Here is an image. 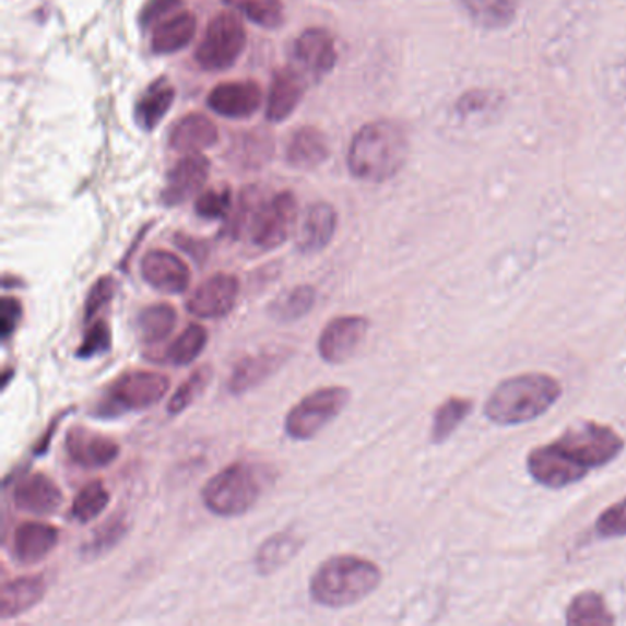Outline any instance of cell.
<instances>
[{
  "label": "cell",
  "mask_w": 626,
  "mask_h": 626,
  "mask_svg": "<svg viewBox=\"0 0 626 626\" xmlns=\"http://www.w3.org/2000/svg\"><path fill=\"white\" fill-rule=\"evenodd\" d=\"M410 155L406 129L391 120H377L358 129L351 140L347 166L364 182H386L401 172Z\"/></svg>",
  "instance_id": "cell-1"
},
{
  "label": "cell",
  "mask_w": 626,
  "mask_h": 626,
  "mask_svg": "<svg viewBox=\"0 0 626 626\" xmlns=\"http://www.w3.org/2000/svg\"><path fill=\"white\" fill-rule=\"evenodd\" d=\"M563 397V385L547 374H522L501 380L483 406L493 425L517 426L539 420Z\"/></svg>",
  "instance_id": "cell-2"
},
{
  "label": "cell",
  "mask_w": 626,
  "mask_h": 626,
  "mask_svg": "<svg viewBox=\"0 0 626 626\" xmlns=\"http://www.w3.org/2000/svg\"><path fill=\"white\" fill-rule=\"evenodd\" d=\"M380 582L382 571L374 560L358 555H334L315 569L309 593L323 609H350L368 599Z\"/></svg>",
  "instance_id": "cell-3"
},
{
  "label": "cell",
  "mask_w": 626,
  "mask_h": 626,
  "mask_svg": "<svg viewBox=\"0 0 626 626\" xmlns=\"http://www.w3.org/2000/svg\"><path fill=\"white\" fill-rule=\"evenodd\" d=\"M272 482L267 466L237 461L218 471L202 487V504L218 518H237L252 511Z\"/></svg>",
  "instance_id": "cell-4"
},
{
  "label": "cell",
  "mask_w": 626,
  "mask_h": 626,
  "mask_svg": "<svg viewBox=\"0 0 626 626\" xmlns=\"http://www.w3.org/2000/svg\"><path fill=\"white\" fill-rule=\"evenodd\" d=\"M553 445L568 458L574 465L590 472L609 465L619 458L625 441L609 425L595 421H582L571 425L553 441Z\"/></svg>",
  "instance_id": "cell-5"
},
{
  "label": "cell",
  "mask_w": 626,
  "mask_h": 626,
  "mask_svg": "<svg viewBox=\"0 0 626 626\" xmlns=\"http://www.w3.org/2000/svg\"><path fill=\"white\" fill-rule=\"evenodd\" d=\"M172 380L158 371L134 369L121 375L109 386L105 399L98 404L96 415L104 420H115L131 412L153 409L166 397Z\"/></svg>",
  "instance_id": "cell-6"
},
{
  "label": "cell",
  "mask_w": 626,
  "mask_h": 626,
  "mask_svg": "<svg viewBox=\"0 0 626 626\" xmlns=\"http://www.w3.org/2000/svg\"><path fill=\"white\" fill-rule=\"evenodd\" d=\"M351 399L345 386H323L310 391L288 410L283 428L294 441H310L333 423Z\"/></svg>",
  "instance_id": "cell-7"
},
{
  "label": "cell",
  "mask_w": 626,
  "mask_h": 626,
  "mask_svg": "<svg viewBox=\"0 0 626 626\" xmlns=\"http://www.w3.org/2000/svg\"><path fill=\"white\" fill-rule=\"evenodd\" d=\"M298 217V201L291 191L256 202L248 221V236L259 250H276L293 234Z\"/></svg>",
  "instance_id": "cell-8"
},
{
  "label": "cell",
  "mask_w": 626,
  "mask_h": 626,
  "mask_svg": "<svg viewBox=\"0 0 626 626\" xmlns=\"http://www.w3.org/2000/svg\"><path fill=\"white\" fill-rule=\"evenodd\" d=\"M247 47V32L236 13L223 12L208 24L206 34L197 47V63L210 72L228 70Z\"/></svg>",
  "instance_id": "cell-9"
},
{
  "label": "cell",
  "mask_w": 626,
  "mask_h": 626,
  "mask_svg": "<svg viewBox=\"0 0 626 626\" xmlns=\"http://www.w3.org/2000/svg\"><path fill=\"white\" fill-rule=\"evenodd\" d=\"M369 320L361 315L336 317L318 336V355L323 363L339 366L350 361L368 334Z\"/></svg>",
  "instance_id": "cell-10"
},
{
  "label": "cell",
  "mask_w": 626,
  "mask_h": 626,
  "mask_svg": "<svg viewBox=\"0 0 626 626\" xmlns=\"http://www.w3.org/2000/svg\"><path fill=\"white\" fill-rule=\"evenodd\" d=\"M239 291L241 285L234 274L218 272L193 291L186 309L191 317L199 320H218L228 317L232 310L236 309Z\"/></svg>",
  "instance_id": "cell-11"
},
{
  "label": "cell",
  "mask_w": 626,
  "mask_h": 626,
  "mask_svg": "<svg viewBox=\"0 0 626 626\" xmlns=\"http://www.w3.org/2000/svg\"><path fill=\"white\" fill-rule=\"evenodd\" d=\"M528 472L534 482L546 488H564L579 483L590 472L574 465L560 450L553 445L534 447L528 454Z\"/></svg>",
  "instance_id": "cell-12"
},
{
  "label": "cell",
  "mask_w": 626,
  "mask_h": 626,
  "mask_svg": "<svg viewBox=\"0 0 626 626\" xmlns=\"http://www.w3.org/2000/svg\"><path fill=\"white\" fill-rule=\"evenodd\" d=\"M210 161L201 153L185 155L169 169L166 186L162 190V202L166 206H178L190 201L206 185L210 177Z\"/></svg>",
  "instance_id": "cell-13"
},
{
  "label": "cell",
  "mask_w": 626,
  "mask_h": 626,
  "mask_svg": "<svg viewBox=\"0 0 626 626\" xmlns=\"http://www.w3.org/2000/svg\"><path fill=\"white\" fill-rule=\"evenodd\" d=\"M140 272L150 287L164 294H182L190 287V267L169 250H150L142 258Z\"/></svg>",
  "instance_id": "cell-14"
},
{
  "label": "cell",
  "mask_w": 626,
  "mask_h": 626,
  "mask_svg": "<svg viewBox=\"0 0 626 626\" xmlns=\"http://www.w3.org/2000/svg\"><path fill=\"white\" fill-rule=\"evenodd\" d=\"M64 449L70 460L83 469H105L120 456V447L113 437L88 430L85 426L70 428Z\"/></svg>",
  "instance_id": "cell-15"
},
{
  "label": "cell",
  "mask_w": 626,
  "mask_h": 626,
  "mask_svg": "<svg viewBox=\"0 0 626 626\" xmlns=\"http://www.w3.org/2000/svg\"><path fill=\"white\" fill-rule=\"evenodd\" d=\"M263 104V91L256 81H226L208 96V107L231 120H243L258 113Z\"/></svg>",
  "instance_id": "cell-16"
},
{
  "label": "cell",
  "mask_w": 626,
  "mask_h": 626,
  "mask_svg": "<svg viewBox=\"0 0 626 626\" xmlns=\"http://www.w3.org/2000/svg\"><path fill=\"white\" fill-rule=\"evenodd\" d=\"M63 491L52 477L34 472L23 477L13 488V504L19 511L29 512L35 517H50L63 506Z\"/></svg>",
  "instance_id": "cell-17"
},
{
  "label": "cell",
  "mask_w": 626,
  "mask_h": 626,
  "mask_svg": "<svg viewBox=\"0 0 626 626\" xmlns=\"http://www.w3.org/2000/svg\"><path fill=\"white\" fill-rule=\"evenodd\" d=\"M291 351H259L253 355L245 356L232 369L231 377L226 380V388L232 395H245L248 391L263 385L264 380L271 379L283 364L287 363Z\"/></svg>",
  "instance_id": "cell-18"
},
{
  "label": "cell",
  "mask_w": 626,
  "mask_h": 626,
  "mask_svg": "<svg viewBox=\"0 0 626 626\" xmlns=\"http://www.w3.org/2000/svg\"><path fill=\"white\" fill-rule=\"evenodd\" d=\"M339 225V215L333 204L315 202L305 212L296 234V247L304 256H315L322 252L333 241Z\"/></svg>",
  "instance_id": "cell-19"
},
{
  "label": "cell",
  "mask_w": 626,
  "mask_h": 626,
  "mask_svg": "<svg viewBox=\"0 0 626 626\" xmlns=\"http://www.w3.org/2000/svg\"><path fill=\"white\" fill-rule=\"evenodd\" d=\"M294 59L309 74H329L339 59L333 35L323 28L305 29L294 43Z\"/></svg>",
  "instance_id": "cell-20"
},
{
  "label": "cell",
  "mask_w": 626,
  "mask_h": 626,
  "mask_svg": "<svg viewBox=\"0 0 626 626\" xmlns=\"http://www.w3.org/2000/svg\"><path fill=\"white\" fill-rule=\"evenodd\" d=\"M58 544V528L50 523L24 522L13 533V557L24 566H34L50 557Z\"/></svg>",
  "instance_id": "cell-21"
},
{
  "label": "cell",
  "mask_w": 626,
  "mask_h": 626,
  "mask_svg": "<svg viewBox=\"0 0 626 626\" xmlns=\"http://www.w3.org/2000/svg\"><path fill=\"white\" fill-rule=\"evenodd\" d=\"M305 536L296 529H283L259 544L253 555V568L261 577L274 575L285 568L304 550Z\"/></svg>",
  "instance_id": "cell-22"
},
{
  "label": "cell",
  "mask_w": 626,
  "mask_h": 626,
  "mask_svg": "<svg viewBox=\"0 0 626 626\" xmlns=\"http://www.w3.org/2000/svg\"><path fill=\"white\" fill-rule=\"evenodd\" d=\"M45 593L47 580L43 575H24L8 580L0 592V617L8 621L26 614L45 599Z\"/></svg>",
  "instance_id": "cell-23"
},
{
  "label": "cell",
  "mask_w": 626,
  "mask_h": 626,
  "mask_svg": "<svg viewBox=\"0 0 626 626\" xmlns=\"http://www.w3.org/2000/svg\"><path fill=\"white\" fill-rule=\"evenodd\" d=\"M331 155V145L326 132L318 127L304 126L291 134L285 150L288 166L307 172L322 166Z\"/></svg>",
  "instance_id": "cell-24"
},
{
  "label": "cell",
  "mask_w": 626,
  "mask_h": 626,
  "mask_svg": "<svg viewBox=\"0 0 626 626\" xmlns=\"http://www.w3.org/2000/svg\"><path fill=\"white\" fill-rule=\"evenodd\" d=\"M305 81L299 72L285 67L277 70L272 78L269 96H267V118L269 121H285L294 110L298 109L299 102L304 98Z\"/></svg>",
  "instance_id": "cell-25"
},
{
  "label": "cell",
  "mask_w": 626,
  "mask_h": 626,
  "mask_svg": "<svg viewBox=\"0 0 626 626\" xmlns=\"http://www.w3.org/2000/svg\"><path fill=\"white\" fill-rule=\"evenodd\" d=\"M218 142V129L206 115L191 113L173 127L169 145L178 153H201Z\"/></svg>",
  "instance_id": "cell-26"
},
{
  "label": "cell",
  "mask_w": 626,
  "mask_h": 626,
  "mask_svg": "<svg viewBox=\"0 0 626 626\" xmlns=\"http://www.w3.org/2000/svg\"><path fill=\"white\" fill-rule=\"evenodd\" d=\"M197 32V19L193 13L178 10L169 17L156 24L151 34V48L158 56L180 52L190 45Z\"/></svg>",
  "instance_id": "cell-27"
},
{
  "label": "cell",
  "mask_w": 626,
  "mask_h": 626,
  "mask_svg": "<svg viewBox=\"0 0 626 626\" xmlns=\"http://www.w3.org/2000/svg\"><path fill=\"white\" fill-rule=\"evenodd\" d=\"M456 4L477 28L504 29L517 21L515 0H456Z\"/></svg>",
  "instance_id": "cell-28"
},
{
  "label": "cell",
  "mask_w": 626,
  "mask_h": 626,
  "mask_svg": "<svg viewBox=\"0 0 626 626\" xmlns=\"http://www.w3.org/2000/svg\"><path fill=\"white\" fill-rule=\"evenodd\" d=\"M173 102H175V86L172 85V81L166 78L153 81L134 107V120L140 129L144 131L156 129L164 120V116L172 110Z\"/></svg>",
  "instance_id": "cell-29"
},
{
  "label": "cell",
  "mask_w": 626,
  "mask_h": 626,
  "mask_svg": "<svg viewBox=\"0 0 626 626\" xmlns=\"http://www.w3.org/2000/svg\"><path fill=\"white\" fill-rule=\"evenodd\" d=\"M315 304H317V291L304 283V285L288 288L277 298L272 299L269 305V317L280 323L299 322L302 318L309 315L310 310L315 309Z\"/></svg>",
  "instance_id": "cell-30"
},
{
  "label": "cell",
  "mask_w": 626,
  "mask_h": 626,
  "mask_svg": "<svg viewBox=\"0 0 626 626\" xmlns=\"http://www.w3.org/2000/svg\"><path fill=\"white\" fill-rule=\"evenodd\" d=\"M177 326V310L169 304H155L140 310L137 334L145 345H156L169 339Z\"/></svg>",
  "instance_id": "cell-31"
},
{
  "label": "cell",
  "mask_w": 626,
  "mask_h": 626,
  "mask_svg": "<svg viewBox=\"0 0 626 626\" xmlns=\"http://www.w3.org/2000/svg\"><path fill=\"white\" fill-rule=\"evenodd\" d=\"M566 623L571 626H609L614 625L615 617L601 593L587 590L571 599L566 610Z\"/></svg>",
  "instance_id": "cell-32"
},
{
  "label": "cell",
  "mask_w": 626,
  "mask_h": 626,
  "mask_svg": "<svg viewBox=\"0 0 626 626\" xmlns=\"http://www.w3.org/2000/svg\"><path fill=\"white\" fill-rule=\"evenodd\" d=\"M474 402L466 397H449L437 406L432 423L430 441L436 445L447 441L463 421L472 414Z\"/></svg>",
  "instance_id": "cell-33"
},
{
  "label": "cell",
  "mask_w": 626,
  "mask_h": 626,
  "mask_svg": "<svg viewBox=\"0 0 626 626\" xmlns=\"http://www.w3.org/2000/svg\"><path fill=\"white\" fill-rule=\"evenodd\" d=\"M232 153H234V162H237L239 166L256 169L271 161L274 142L267 131L256 129L252 132H243L241 140H237L236 144L232 145Z\"/></svg>",
  "instance_id": "cell-34"
},
{
  "label": "cell",
  "mask_w": 626,
  "mask_h": 626,
  "mask_svg": "<svg viewBox=\"0 0 626 626\" xmlns=\"http://www.w3.org/2000/svg\"><path fill=\"white\" fill-rule=\"evenodd\" d=\"M208 339L206 328H202L201 323H190L167 347V361L173 366H190L206 350Z\"/></svg>",
  "instance_id": "cell-35"
},
{
  "label": "cell",
  "mask_w": 626,
  "mask_h": 626,
  "mask_svg": "<svg viewBox=\"0 0 626 626\" xmlns=\"http://www.w3.org/2000/svg\"><path fill=\"white\" fill-rule=\"evenodd\" d=\"M109 504V488L105 487L104 482L94 480V482L83 485L80 488V493L75 495L74 504H72V518H75L81 523L94 522L96 518L104 515Z\"/></svg>",
  "instance_id": "cell-36"
},
{
  "label": "cell",
  "mask_w": 626,
  "mask_h": 626,
  "mask_svg": "<svg viewBox=\"0 0 626 626\" xmlns=\"http://www.w3.org/2000/svg\"><path fill=\"white\" fill-rule=\"evenodd\" d=\"M213 368L210 364L199 366V368L190 375V379L185 380L182 385L178 386L177 391L173 393L172 399L167 402V414L180 415L186 410L190 409L191 404L204 393L208 385L212 382Z\"/></svg>",
  "instance_id": "cell-37"
},
{
  "label": "cell",
  "mask_w": 626,
  "mask_h": 626,
  "mask_svg": "<svg viewBox=\"0 0 626 626\" xmlns=\"http://www.w3.org/2000/svg\"><path fill=\"white\" fill-rule=\"evenodd\" d=\"M127 529L129 525H127L123 515H116L105 522L104 528H99L94 533L93 541L86 542L85 546L81 547V555L86 560L102 557L126 536Z\"/></svg>",
  "instance_id": "cell-38"
},
{
  "label": "cell",
  "mask_w": 626,
  "mask_h": 626,
  "mask_svg": "<svg viewBox=\"0 0 626 626\" xmlns=\"http://www.w3.org/2000/svg\"><path fill=\"white\" fill-rule=\"evenodd\" d=\"M239 8L259 28L276 29L285 21L282 0H239Z\"/></svg>",
  "instance_id": "cell-39"
},
{
  "label": "cell",
  "mask_w": 626,
  "mask_h": 626,
  "mask_svg": "<svg viewBox=\"0 0 626 626\" xmlns=\"http://www.w3.org/2000/svg\"><path fill=\"white\" fill-rule=\"evenodd\" d=\"M504 102H506V96L498 93V91H493V88H471V91L461 94L458 102H456V115L461 116V118L483 115V113L498 109Z\"/></svg>",
  "instance_id": "cell-40"
},
{
  "label": "cell",
  "mask_w": 626,
  "mask_h": 626,
  "mask_svg": "<svg viewBox=\"0 0 626 626\" xmlns=\"http://www.w3.org/2000/svg\"><path fill=\"white\" fill-rule=\"evenodd\" d=\"M232 190L228 186H213L197 197L196 213L206 221H218L231 213Z\"/></svg>",
  "instance_id": "cell-41"
},
{
  "label": "cell",
  "mask_w": 626,
  "mask_h": 626,
  "mask_svg": "<svg viewBox=\"0 0 626 626\" xmlns=\"http://www.w3.org/2000/svg\"><path fill=\"white\" fill-rule=\"evenodd\" d=\"M110 347H113V331L109 323L107 320H96V322L93 320L81 340L80 347L75 351V356L80 361H91L109 353Z\"/></svg>",
  "instance_id": "cell-42"
},
{
  "label": "cell",
  "mask_w": 626,
  "mask_h": 626,
  "mask_svg": "<svg viewBox=\"0 0 626 626\" xmlns=\"http://www.w3.org/2000/svg\"><path fill=\"white\" fill-rule=\"evenodd\" d=\"M595 531L601 539L626 536V498L599 515Z\"/></svg>",
  "instance_id": "cell-43"
},
{
  "label": "cell",
  "mask_w": 626,
  "mask_h": 626,
  "mask_svg": "<svg viewBox=\"0 0 626 626\" xmlns=\"http://www.w3.org/2000/svg\"><path fill=\"white\" fill-rule=\"evenodd\" d=\"M116 282L113 276L99 277L98 282L91 287V293L85 299V320L93 322L98 312L109 307L110 302L115 298Z\"/></svg>",
  "instance_id": "cell-44"
},
{
  "label": "cell",
  "mask_w": 626,
  "mask_h": 626,
  "mask_svg": "<svg viewBox=\"0 0 626 626\" xmlns=\"http://www.w3.org/2000/svg\"><path fill=\"white\" fill-rule=\"evenodd\" d=\"M178 10H182V0H150L140 13V24L144 29H153L156 24Z\"/></svg>",
  "instance_id": "cell-45"
},
{
  "label": "cell",
  "mask_w": 626,
  "mask_h": 626,
  "mask_svg": "<svg viewBox=\"0 0 626 626\" xmlns=\"http://www.w3.org/2000/svg\"><path fill=\"white\" fill-rule=\"evenodd\" d=\"M24 310L21 299L13 296H4L0 302V333L2 339L10 340L19 326L23 322Z\"/></svg>",
  "instance_id": "cell-46"
},
{
  "label": "cell",
  "mask_w": 626,
  "mask_h": 626,
  "mask_svg": "<svg viewBox=\"0 0 626 626\" xmlns=\"http://www.w3.org/2000/svg\"><path fill=\"white\" fill-rule=\"evenodd\" d=\"M10 377H12V369H7V371H4V388H7L8 382H10Z\"/></svg>",
  "instance_id": "cell-47"
}]
</instances>
